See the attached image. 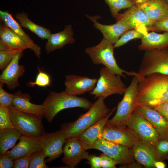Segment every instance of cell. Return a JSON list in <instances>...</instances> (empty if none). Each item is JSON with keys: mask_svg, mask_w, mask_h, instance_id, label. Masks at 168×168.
<instances>
[{"mask_svg": "<svg viewBox=\"0 0 168 168\" xmlns=\"http://www.w3.org/2000/svg\"><path fill=\"white\" fill-rule=\"evenodd\" d=\"M149 0H133L134 5H138L142 4Z\"/></svg>", "mask_w": 168, "mask_h": 168, "instance_id": "obj_46", "label": "cell"}, {"mask_svg": "<svg viewBox=\"0 0 168 168\" xmlns=\"http://www.w3.org/2000/svg\"><path fill=\"white\" fill-rule=\"evenodd\" d=\"M41 145L40 150L49 163L58 158L63 153L66 140L64 131L61 129L52 133H44L37 138Z\"/></svg>", "mask_w": 168, "mask_h": 168, "instance_id": "obj_10", "label": "cell"}, {"mask_svg": "<svg viewBox=\"0 0 168 168\" xmlns=\"http://www.w3.org/2000/svg\"><path fill=\"white\" fill-rule=\"evenodd\" d=\"M86 159L88 161L87 163L91 166V168H101V160L100 156L95 155H89Z\"/></svg>", "mask_w": 168, "mask_h": 168, "instance_id": "obj_42", "label": "cell"}, {"mask_svg": "<svg viewBox=\"0 0 168 168\" xmlns=\"http://www.w3.org/2000/svg\"><path fill=\"white\" fill-rule=\"evenodd\" d=\"M19 140V142L6 153L13 160L40 150L41 145L37 138L22 135Z\"/></svg>", "mask_w": 168, "mask_h": 168, "instance_id": "obj_18", "label": "cell"}, {"mask_svg": "<svg viewBox=\"0 0 168 168\" xmlns=\"http://www.w3.org/2000/svg\"><path fill=\"white\" fill-rule=\"evenodd\" d=\"M127 126L135 132L142 140L155 147L160 139L152 124L135 109L128 121Z\"/></svg>", "mask_w": 168, "mask_h": 168, "instance_id": "obj_11", "label": "cell"}, {"mask_svg": "<svg viewBox=\"0 0 168 168\" xmlns=\"http://www.w3.org/2000/svg\"><path fill=\"white\" fill-rule=\"evenodd\" d=\"M137 72L144 76L154 73L168 75V47L145 51Z\"/></svg>", "mask_w": 168, "mask_h": 168, "instance_id": "obj_8", "label": "cell"}, {"mask_svg": "<svg viewBox=\"0 0 168 168\" xmlns=\"http://www.w3.org/2000/svg\"><path fill=\"white\" fill-rule=\"evenodd\" d=\"M101 160V168H115L117 163L111 158L104 153L101 154L100 156Z\"/></svg>", "mask_w": 168, "mask_h": 168, "instance_id": "obj_39", "label": "cell"}, {"mask_svg": "<svg viewBox=\"0 0 168 168\" xmlns=\"http://www.w3.org/2000/svg\"><path fill=\"white\" fill-rule=\"evenodd\" d=\"M100 77L94 89L90 92L94 98L102 97L105 98L113 94L122 95L126 87L121 80L120 75L104 67L100 71Z\"/></svg>", "mask_w": 168, "mask_h": 168, "instance_id": "obj_7", "label": "cell"}, {"mask_svg": "<svg viewBox=\"0 0 168 168\" xmlns=\"http://www.w3.org/2000/svg\"><path fill=\"white\" fill-rule=\"evenodd\" d=\"M23 51H20L16 54L0 76V83L6 84L10 90L19 86V78L23 75L25 71L24 67L19 63Z\"/></svg>", "mask_w": 168, "mask_h": 168, "instance_id": "obj_14", "label": "cell"}, {"mask_svg": "<svg viewBox=\"0 0 168 168\" xmlns=\"http://www.w3.org/2000/svg\"><path fill=\"white\" fill-rule=\"evenodd\" d=\"M116 108H113L106 116L76 137L86 150L93 149L107 121Z\"/></svg>", "mask_w": 168, "mask_h": 168, "instance_id": "obj_21", "label": "cell"}, {"mask_svg": "<svg viewBox=\"0 0 168 168\" xmlns=\"http://www.w3.org/2000/svg\"><path fill=\"white\" fill-rule=\"evenodd\" d=\"M14 160L8 157L6 154L0 155V168H12L13 167Z\"/></svg>", "mask_w": 168, "mask_h": 168, "instance_id": "obj_41", "label": "cell"}, {"mask_svg": "<svg viewBox=\"0 0 168 168\" xmlns=\"http://www.w3.org/2000/svg\"><path fill=\"white\" fill-rule=\"evenodd\" d=\"M14 128L10 119L9 108L0 104V129Z\"/></svg>", "mask_w": 168, "mask_h": 168, "instance_id": "obj_35", "label": "cell"}, {"mask_svg": "<svg viewBox=\"0 0 168 168\" xmlns=\"http://www.w3.org/2000/svg\"><path fill=\"white\" fill-rule=\"evenodd\" d=\"M135 110L152 124L160 139L168 138V123L164 117L153 108L145 105H137Z\"/></svg>", "mask_w": 168, "mask_h": 168, "instance_id": "obj_17", "label": "cell"}, {"mask_svg": "<svg viewBox=\"0 0 168 168\" xmlns=\"http://www.w3.org/2000/svg\"><path fill=\"white\" fill-rule=\"evenodd\" d=\"M63 153L62 161L70 168L77 166L82 160L86 159L89 155L76 137L66 139Z\"/></svg>", "mask_w": 168, "mask_h": 168, "instance_id": "obj_13", "label": "cell"}, {"mask_svg": "<svg viewBox=\"0 0 168 168\" xmlns=\"http://www.w3.org/2000/svg\"><path fill=\"white\" fill-rule=\"evenodd\" d=\"M72 26L70 25L65 26L64 30L59 32L51 33L45 45L47 54L63 48L67 44H72L75 41Z\"/></svg>", "mask_w": 168, "mask_h": 168, "instance_id": "obj_23", "label": "cell"}, {"mask_svg": "<svg viewBox=\"0 0 168 168\" xmlns=\"http://www.w3.org/2000/svg\"><path fill=\"white\" fill-rule=\"evenodd\" d=\"M22 135L14 128L0 129V154H5L15 145Z\"/></svg>", "mask_w": 168, "mask_h": 168, "instance_id": "obj_28", "label": "cell"}, {"mask_svg": "<svg viewBox=\"0 0 168 168\" xmlns=\"http://www.w3.org/2000/svg\"><path fill=\"white\" fill-rule=\"evenodd\" d=\"M30 156L20 157L14 160V165L13 168H29L30 160Z\"/></svg>", "mask_w": 168, "mask_h": 168, "instance_id": "obj_40", "label": "cell"}, {"mask_svg": "<svg viewBox=\"0 0 168 168\" xmlns=\"http://www.w3.org/2000/svg\"><path fill=\"white\" fill-rule=\"evenodd\" d=\"M86 17L93 23L94 27L102 33L103 38L113 44L118 40L121 35L126 31L132 29L125 22L121 20L111 25H105L98 22L97 20L99 16H91L86 15Z\"/></svg>", "mask_w": 168, "mask_h": 168, "instance_id": "obj_16", "label": "cell"}, {"mask_svg": "<svg viewBox=\"0 0 168 168\" xmlns=\"http://www.w3.org/2000/svg\"><path fill=\"white\" fill-rule=\"evenodd\" d=\"M0 18L4 24L7 26L15 32L18 35L29 45L36 56L39 58L41 54L40 47L36 44L22 29L19 22L13 18L12 15L7 11H0Z\"/></svg>", "mask_w": 168, "mask_h": 168, "instance_id": "obj_25", "label": "cell"}, {"mask_svg": "<svg viewBox=\"0 0 168 168\" xmlns=\"http://www.w3.org/2000/svg\"><path fill=\"white\" fill-rule=\"evenodd\" d=\"M43 104L45 110L44 116L50 123L63 110L75 107L89 110L92 103L85 98L69 95L64 91L60 93L50 91Z\"/></svg>", "mask_w": 168, "mask_h": 168, "instance_id": "obj_3", "label": "cell"}, {"mask_svg": "<svg viewBox=\"0 0 168 168\" xmlns=\"http://www.w3.org/2000/svg\"><path fill=\"white\" fill-rule=\"evenodd\" d=\"M155 149L160 161L168 159V138L161 139L157 143Z\"/></svg>", "mask_w": 168, "mask_h": 168, "instance_id": "obj_36", "label": "cell"}, {"mask_svg": "<svg viewBox=\"0 0 168 168\" xmlns=\"http://www.w3.org/2000/svg\"><path fill=\"white\" fill-rule=\"evenodd\" d=\"M29 168H48L44 160L45 156L41 150L36 152L30 156Z\"/></svg>", "mask_w": 168, "mask_h": 168, "instance_id": "obj_33", "label": "cell"}, {"mask_svg": "<svg viewBox=\"0 0 168 168\" xmlns=\"http://www.w3.org/2000/svg\"><path fill=\"white\" fill-rule=\"evenodd\" d=\"M166 119L168 123V100L153 107Z\"/></svg>", "mask_w": 168, "mask_h": 168, "instance_id": "obj_43", "label": "cell"}, {"mask_svg": "<svg viewBox=\"0 0 168 168\" xmlns=\"http://www.w3.org/2000/svg\"><path fill=\"white\" fill-rule=\"evenodd\" d=\"M0 45L11 49L23 51L29 49L28 44L5 24L0 26Z\"/></svg>", "mask_w": 168, "mask_h": 168, "instance_id": "obj_24", "label": "cell"}, {"mask_svg": "<svg viewBox=\"0 0 168 168\" xmlns=\"http://www.w3.org/2000/svg\"><path fill=\"white\" fill-rule=\"evenodd\" d=\"M86 113L81 115L73 122L65 123L61 126L65 134L66 139L77 137L89 128L106 116L111 110L105 105V98L98 97Z\"/></svg>", "mask_w": 168, "mask_h": 168, "instance_id": "obj_2", "label": "cell"}, {"mask_svg": "<svg viewBox=\"0 0 168 168\" xmlns=\"http://www.w3.org/2000/svg\"><path fill=\"white\" fill-rule=\"evenodd\" d=\"M148 33L147 27L142 26L128 30L124 33L117 41L113 44L114 48L122 46L130 40L135 39H141Z\"/></svg>", "mask_w": 168, "mask_h": 168, "instance_id": "obj_30", "label": "cell"}, {"mask_svg": "<svg viewBox=\"0 0 168 168\" xmlns=\"http://www.w3.org/2000/svg\"><path fill=\"white\" fill-rule=\"evenodd\" d=\"M39 72L37 74L35 81L33 82L30 81L26 84L29 86L33 87L37 86L41 87L50 86L51 85L50 76L47 73L43 72L38 67Z\"/></svg>", "mask_w": 168, "mask_h": 168, "instance_id": "obj_34", "label": "cell"}, {"mask_svg": "<svg viewBox=\"0 0 168 168\" xmlns=\"http://www.w3.org/2000/svg\"><path fill=\"white\" fill-rule=\"evenodd\" d=\"M141 165L138 163H136L135 161L132 162L125 166L124 167H128L129 168H140L141 167Z\"/></svg>", "mask_w": 168, "mask_h": 168, "instance_id": "obj_45", "label": "cell"}, {"mask_svg": "<svg viewBox=\"0 0 168 168\" xmlns=\"http://www.w3.org/2000/svg\"><path fill=\"white\" fill-rule=\"evenodd\" d=\"M97 81L96 78H90L87 77L67 75L64 82L65 91L72 96L82 95L93 91Z\"/></svg>", "mask_w": 168, "mask_h": 168, "instance_id": "obj_15", "label": "cell"}, {"mask_svg": "<svg viewBox=\"0 0 168 168\" xmlns=\"http://www.w3.org/2000/svg\"><path fill=\"white\" fill-rule=\"evenodd\" d=\"M138 46L140 50L148 51L161 49L168 47V32L158 34L154 32L147 33L141 39Z\"/></svg>", "mask_w": 168, "mask_h": 168, "instance_id": "obj_27", "label": "cell"}, {"mask_svg": "<svg viewBox=\"0 0 168 168\" xmlns=\"http://www.w3.org/2000/svg\"><path fill=\"white\" fill-rule=\"evenodd\" d=\"M110 8L113 17L116 18L121 10L129 8L134 4L133 0H104Z\"/></svg>", "mask_w": 168, "mask_h": 168, "instance_id": "obj_31", "label": "cell"}, {"mask_svg": "<svg viewBox=\"0 0 168 168\" xmlns=\"http://www.w3.org/2000/svg\"><path fill=\"white\" fill-rule=\"evenodd\" d=\"M30 99L29 94L19 91L14 94L12 105L21 111L42 117L44 116L45 110L44 105L33 104L30 102Z\"/></svg>", "mask_w": 168, "mask_h": 168, "instance_id": "obj_22", "label": "cell"}, {"mask_svg": "<svg viewBox=\"0 0 168 168\" xmlns=\"http://www.w3.org/2000/svg\"><path fill=\"white\" fill-rule=\"evenodd\" d=\"M138 80L137 105L152 107L168 100V75L154 73L144 76L135 72Z\"/></svg>", "mask_w": 168, "mask_h": 168, "instance_id": "obj_1", "label": "cell"}, {"mask_svg": "<svg viewBox=\"0 0 168 168\" xmlns=\"http://www.w3.org/2000/svg\"><path fill=\"white\" fill-rule=\"evenodd\" d=\"M9 108L13 126L22 135L38 138L45 132L42 117L21 111L12 105Z\"/></svg>", "mask_w": 168, "mask_h": 168, "instance_id": "obj_6", "label": "cell"}, {"mask_svg": "<svg viewBox=\"0 0 168 168\" xmlns=\"http://www.w3.org/2000/svg\"><path fill=\"white\" fill-rule=\"evenodd\" d=\"M93 149L101 151L121 167L134 161L132 150L101 138L96 141Z\"/></svg>", "mask_w": 168, "mask_h": 168, "instance_id": "obj_12", "label": "cell"}, {"mask_svg": "<svg viewBox=\"0 0 168 168\" xmlns=\"http://www.w3.org/2000/svg\"><path fill=\"white\" fill-rule=\"evenodd\" d=\"M154 167L157 168H165L166 167L165 164L161 161H157L154 163Z\"/></svg>", "mask_w": 168, "mask_h": 168, "instance_id": "obj_44", "label": "cell"}, {"mask_svg": "<svg viewBox=\"0 0 168 168\" xmlns=\"http://www.w3.org/2000/svg\"><path fill=\"white\" fill-rule=\"evenodd\" d=\"M116 18L125 22L131 29L142 26L148 27L155 21L149 17L137 5H134L124 13L119 14Z\"/></svg>", "mask_w": 168, "mask_h": 168, "instance_id": "obj_20", "label": "cell"}, {"mask_svg": "<svg viewBox=\"0 0 168 168\" xmlns=\"http://www.w3.org/2000/svg\"><path fill=\"white\" fill-rule=\"evenodd\" d=\"M137 6L154 21L168 17V7L166 0H149Z\"/></svg>", "mask_w": 168, "mask_h": 168, "instance_id": "obj_26", "label": "cell"}, {"mask_svg": "<svg viewBox=\"0 0 168 168\" xmlns=\"http://www.w3.org/2000/svg\"><path fill=\"white\" fill-rule=\"evenodd\" d=\"M99 137L130 149L141 140L137 133L127 126H115L106 124Z\"/></svg>", "mask_w": 168, "mask_h": 168, "instance_id": "obj_9", "label": "cell"}, {"mask_svg": "<svg viewBox=\"0 0 168 168\" xmlns=\"http://www.w3.org/2000/svg\"><path fill=\"white\" fill-rule=\"evenodd\" d=\"M19 51L0 46V69L2 71L10 63Z\"/></svg>", "mask_w": 168, "mask_h": 168, "instance_id": "obj_32", "label": "cell"}, {"mask_svg": "<svg viewBox=\"0 0 168 168\" xmlns=\"http://www.w3.org/2000/svg\"><path fill=\"white\" fill-rule=\"evenodd\" d=\"M15 17L21 26L29 30L42 39H47L51 33L49 29L32 22L26 13L16 14Z\"/></svg>", "mask_w": 168, "mask_h": 168, "instance_id": "obj_29", "label": "cell"}, {"mask_svg": "<svg viewBox=\"0 0 168 168\" xmlns=\"http://www.w3.org/2000/svg\"><path fill=\"white\" fill-rule=\"evenodd\" d=\"M138 80L133 76L129 85L126 88L122 100L118 103L114 116L108 120L106 125L125 126L132 113L137 106Z\"/></svg>", "mask_w": 168, "mask_h": 168, "instance_id": "obj_4", "label": "cell"}, {"mask_svg": "<svg viewBox=\"0 0 168 168\" xmlns=\"http://www.w3.org/2000/svg\"><path fill=\"white\" fill-rule=\"evenodd\" d=\"M4 84L0 83V104L8 108L12 105L14 94L10 93L3 88Z\"/></svg>", "mask_w": 168, "mask_h": 168, "instance_id": "obj_37", "label": "cell"}, {"mask_svg": "<svg viewBox=\"0 0 168 168\" xmlns=\"http://www.w3.org/2000/svg\"><path fill=\"white\" fill-rule=\"evenodd\" d=\"M147 31H164L168 32V17L162 20L155 21L147 28Z\"/></svg>", "mask_w": 168, "mask_h": 168, "instance_id": "obj_38", "label": "cell"}, {"mask_svg": "<svg viewBox=\"0 0 168 168\" xmlns=\"http://www.w3.org/2000/svg\"><path fill=\"white\" fill-rule=\"evenodd\" d=\"M113 44L103 38L97 45L86 48V53L91 58L94 64H102L115 74L125 77L124 73L130 76L131 72H127L119 67L114 56Z\"/></svg>", "mask_w": 168, "mask_h": 168, "instance_id": "obj_5", "label": "cell"}, {"mask_svg": "<svg viewBox=\"0 0 168 168\" xmlns=\"http://www.w3.org/2000/svg\"><path fill=\"white\" fill-rule=\"evenodd\" d=\"M134 159L146 168L154 167V163L160 161L155 148L140 140L132 148Z\"/></svg>", "mask_w": 168, "mask_h": 168, "instance_id": "obj_19", "label": "cell"}, {"mask_svg": "<svg viewBox=\"0 0 168 168\" xmlns=\"http://www.w3.org/2000/svg\"><path fill=\"white\" fill-rule=\"evenodd\" d=\"M166 3L168 7V0H166Z\"/></svg>", "mask_w": 168, "mask_h": 168, "instance_id": "obj_47", "label": "cell"}]
</instances>
